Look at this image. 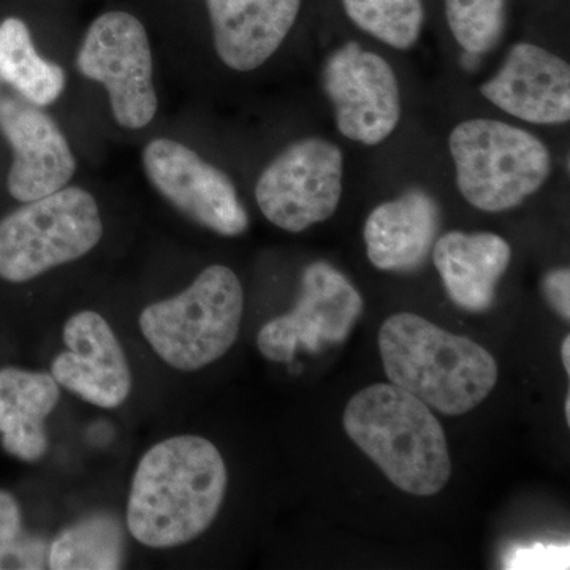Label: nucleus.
Masks as SVG:
<instances>
[{"instance_id":"393cba45","label":"nucleus","mask_w":570,"mask_h":570,"mask_svg":"<svg viewBox=\"0 0 570 570\" xmlns=\"http://www.w3.org/2000/svg\"><path fill=\"white\" fill-rule=\"evenodd\" d=\"M543 295L562 321L570 318V272L569 268L551 269L543 277Z\"/></svg>"},{"instance_id":"ddd939ff","label":"nucleus","mask_w":570,"mask_h":570,"mask_svg":"<svg viewBox=\"0 0 570 570\" xmlns=\"http://www.w3.org/2000/svg\"><path fill=\"white\" fill-rule=\"evenodd\" d=\"M0 132L13 149L7 187L28 204L58 193L77 170V160L58 124L36 105L14 97L0 99Z\"/></svg>"},{"instance_id":"4468645a","label":"nucleus","mask_w":570,"mask_h":570,"mask_svg":"<svg viewBox=\"0 0 570 570\" xmlns=\"http://www.w3.org/2000/svg\"><path fill=\"white\" fill-rule=\"evenodd\" d=\"M480 92L521 121L554 126L570 119V67L560 56L532 43L510 48L501 69Z\"/></svg>"},{"instance_id":"6e6552de","label":"nucleus","mask_w":570,"mask_h":570,"mask_svg":"<svg viewBox=\"0 0 570 570\" xmlns=\"http://www.w3.org/2000/svg\"><path fill=\"white\" fill-rule=\"evenodd\" d=\"M344 157L324 138L295 141L265 168L255 200L269 223L291 234L324 223L343 194Z\"/></svg>"},{"instance_id":"0eeeda50","label":"nucleus","mask_w":570,"mask_h":570,"mask_svg":"<svg viewBox=\"0 0 570 570\" xmlns=\"http://www.w3.org/2000/svg\"><path fill=\"white\" fill-rule=\"evenodd\" d=\"M78 70L100 82L110 96L115 121L142 129L157 112L153 52L148 33L127 11H108L89 26L78 52Z\"/></svg>"},{"instance_id":"a211bd4d","label":"nucleus","mask_w":570,"mask_h":570,"mask_svg":"<svg viewBox=\"0 0 570 570\" xmlns=\"http://www.w3.org/2000/svg\"><path fill=\"white\" fill-rule=\"evenodd\" d=\"M61 400V385L51 373L7 366L0 370V445L22 463L47 455L45 422Z\"/></svg>"},{"instance_id":"bb28decb","label":"nucleus","mask_w":570,"mask_h":570,"mask_svg":"<svg viewBox=\"0 0 570 570\" xmlns=\"http://www.w3.org/2000/svg\"><path fill=\"white\" fill-rule=\"evenodd\" d=\"M566 420L570 423V396L566 397Z\"/></svg>"},{"instance_id":"6ab92c4d","label":"nucleus","mask_w":570,"mask_h":570,"mask_svg":"<svg viewBox=\"0 0 570 570\" xmlns=\"http://www.w3.org/2000/svg\"><path fill=\"white\" fill-rule=\"evenodd\" d=\"M0 80L39 108L55 104L66 88L62 67L41 58L28 24L14 17L0 24Z\"/></svg>"},{"instance_id":"39448f33","label":"nucleus","mask_w":570,"mask_h":570,"mask_svg":"<svg viewBox=\"0 0 570 570\" xmlns=\"http://www.w3.org/2000/svg\"><path fill=\"white\" fill-rule=\"evenodd\" d=\"M456 186L480 212L517 208L550 178L553 160L535 135L497 119L459 124L449 137Z\"/></svg>"},{"instance_id":"20e7f679","label":"nucleus","mask_w":570,"mask_h":570,"mask_svg":"<svg viewBox=\"0 0 570 570\" xmlns=\"http://www.w3.org/2000/svg\"><path fill=\"white\" fill-rule=\"evenodd\" d=\"M245 291L224 265L205 268L181 294L141 311L138 325L168 366L193 373L223 358L238 340Z\"/></svg>"},{"instance_id":"1a4fd4ad","label":"nucleus","mask_w":570,"mask_h":570,"mask_svg":"<svg viewBox=\"0 0 570 570\" xmlns=\"http://www.w3.org/2000/svg\"><path fill=\"white\" fill-rule=\"evenodd\" d=\"M362 313V295L351 281L335 266L314 262L303 272L294 309L262 326L258 351L276 363H292L302 348L316 354L346 341Z\"/></svg>"},{"instance_id":"dca6fc26","label":"nucleus","mask_w":570,"mask_h":570,"mask_svg":"<svg viewBox=\"0 0 570 570\" xmlns=\"http://www.w3.org/2000/svg\"><path fill=\"white\" fill-rule=\"evenodd\" d=\"M439 227L436 200L425 190H407L367 216L363 230L367 257L382 272H412L433 250Z\"/></svg>"},{"instance_id":"f03ea898","label":"nucleus","mask_w":570,"mask_h":570,"mask_svg":"<svg viewBox=\"0 0 570 570\" xmlns=\"http://www.w3.org/2000/svg\"><path fill=\"white\" fill-rule=\"evenodd\" d=\"M379 351L390 384L444 415L468 414L497 387L498 363L485 347L417 314L389 317Z\"/></svg>"},{"instance_id":"b1692460","label":"nucleus","mask_w":570,"mask_h":570,"mask_svg":"<svg viewBox=\"0 0 570 570\" xmlns=\"http://www.w3.org/2000/svg\"><path fill=\"white\" fill-rule=\"evenodd\" d=\"M505 569H568L569 547L553 543H534L509 551L504 560Z\"/></svg>"},{"instance_id":"9b49d317","label":"nucleus","mask_w":570,"mask_h":570,"mask_svg":"<svg viewBox=\"0 0 570 570\" xmlns=\"http://www.w3.org/2000/svg\"><path fill=\"white\" fill-rule=\"evenodd\" d=\"M324 88L336 126L348 140L374 146L395 132L401 119L400 85L376 52L348 41L326 59Z\"/></svg>"},{"instance_id":"aec40b11","label":"nucleus","mask_w":570,"mask_h":570,"mask_svg":"<svg viewBox=\"0 0 570 570\" xmlns=\"http://www.w3.org/2000/svg\"><path fill=\"white\" fill-rule=\"evenodd\" d=\"M126 561V531L111 513H92L59 532L48 549V569L115 570Z\"/></svg>"},{"instance_id":"f3484780","label":"nucleus","mask_w":570,"mask_h":570,"mask_svg":"<svg viewBox=\"0 0 570 570\" xmlns=\"http://www.w3.org/2000/svg\"><path fill=\"white\" fill-rule=\"evenodd\" d=\"M433 261L450 299L471 313H483L493 305L512 247L490 232H450L434 243Z\"/></svg>"},{"instance_id":"4be33fe9","label":"nucleus","mask_w":570,"mask_h":570,"mask_svg":"<svg viewBox=\"0 0 570 570\" xmlns=\"http://www.w3.org/2000/svg\"><path fill=\"white\" fill-rule=\"evenodd\" d=\"M445 14L461 50L483 56L504 32L505 0H445Z\"/></svg>"},{"instance_id":"2eb2a0df","label":"nucleus","mask_w":570,"mask_h":570,"mask_svg":"<svg viewBox=\"0 0 570 570\" xmlns=\"http://www.w3.org/2000/svg\"><path fill=\"white\" fill-rule=\"evenodd\" d=\"M206 6L220 61L232 70L250 71L279 50L302 0H206Z\"/></svg>"},{"instance_id":"5701e85b","label":"nucleus","mask_w":570,"mask_h":570,"mask_svg":"<svg viewBox=\"0 0 570 570\" xmlns=\"http://www.w3.org/2000/svg\"><path fill=\"white\" fill-rule=\"evenodd\" d=\"M47 540L29 534L10 491L0 490V570L48 568Z\"/></svg>"},{"instance_id":"f8f14e48","label":"nucleus","mask_w":570,"mask_h":570,"mask_svg":"<svg viewBox=\"0 0 570 570\" xmlns=\"http://www.w3.org/2000/svg\"><path fill=\"white\" fill-rule=\"evenodd\" d=\"M67 351L51 362V376L86 403L122 406L132 392V371L111 325L96 311H80L63 324Z\"/></svg>"},{"instance_id":"a878e982","label":"nucleus","mask_w":570,"mask_h":570,"mask_svg":"<svg viewBox=\"0 0 570 570\" xmlns=\"http://www.w3.org/2000/svg\"><path fill=\"white\" fill-rule=\"evenodd\" d=\"M562 365H564L566 373H570V337L566 336L562 341L561 347Z\"/></svg>"},{"instance_id":"f257e3e1","label":"nucleus","mask_w":570,"mask_h":570,"mask_svg":"<svg viewBox=\"0 0 570 570\" xmlns=\"http://www.w3.org/2000/svg\"><path fill=\"white\" fill-rule=\"evenodd\" d=\"M227 483V466L212 441L194 434L165 439L135 469L127 530L148 549L193 542L219 515Z\"/></svg>"},{"instance_id":"7ed1b4c3","label":"nucleus","mask_w":570,"mask_h":570,"mask_svg":"<svg viewBox=\"0 0 570 570\" xmlns=\"http://www.w3.org/2000/svg\"><path fill=\"white\" fill-rule=\"evenodd\" d=\"M344 430L390 482L414 497H434L452 475L448 438L431 409L393 384H374L348 401Z\"/></svg>"},{"instance_id":"423d86ee","label":"nucleus","mask_w":570,"mask_h":570,"mask_svg":"<svg viewBox=\"0 0 570 570\" xmlns=\"http://www.w3.org/2000/svg\"><path fill=\"white\" fill-rule=\"evenodd\" d=\"M102 236L99 205L81 187L28 202L0 219V279L28 283L85 257Z\"/></svg>"},{"instance_id":"9d476101","label":"nucleus","mask_w":570,"mask_h":570,"mask_svg":"<svg viewBox=\"0 0 570 570\" xmlns=\"http://www.w3.org/2000/svg\"><path fill=\"white\" fill-rule=\"evenodd\" d=\"M142 165L165 200L194 223L223 236L243 235L249 227L235 184L189 146L156 138L142 151Z\"/></svg>"},{"instance_id":"412c9836","label":"nucleus","mask_w":570,"mask_h":570,"mask_svg":"<svg viewBox=\"0 0 570 570\" xmlns=\"http://www.w3.org/2000/svg\"><path fill=\"white\" fill-rule=\"evenodd\" d=\"M355 26L395 50L417 43L425 22L423 0H341Z\"/></svg>"}]
</instances>
